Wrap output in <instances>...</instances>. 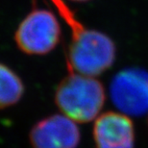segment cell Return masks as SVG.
Listing matches in <instances>:
<instances>
[{
    "label": "cell",
    "mask_w": 148,
    "mask_h": 148,
    "mask_svg": "<svg viewBox=\"0 0 148 148\" xmlns=\"http://www.w3.org/2000/svg\"><path fill=\"white\" fill-rule=\"evenodd\" d=\"M29 140L32 148H77L81 133L77 123L64 114H52L32 127Z\"/></svg>",
    "instance_id": "5"
},
{
    "label": "cell",
    "mask_w": 148,
    "mask_h": 148,
    "mask_svg": "<svg viewBox=\"0 0 148 148\" xmlns=\"http://www.w3.org/2000/svg\"><path fill=\"white\" fill-rule=\"evenodd\" d=\"M112 104L120 112L140 116L148 112V71L140 67L120 70L110 85Z\"/></svg>",
    "instance_id": "4"
},
{
    "label": "cell",
    "mask_w": 148,
    "mask_h": 148,
    "mask_svg": "<svg viewBox=\"0 0 148 148\" xmlns=\"http://www.w3.org/2000/svg\"><path fill=\"white\" fill-rule=\"evenodd\" d=\"M51 2L71 30V41L66 55L69 71L96 77L111 69L116 56L112 38L102 32L85 27L64 0Z\"/></svg>",
    "instance_id": "1"
},
{
    "label": "cell",
    "mask_w": 148,
    "mask_h": 148,
    "mask_svg": "<svg viewBox=\"0 0 148 148\" xmlns=\"http://www.w3.org/2000/svg\"><path fill=\"white\" fill-rule=\"evenodd\" d=\"M61 26L52 12L34 9L20 22L14 34L19 50L27 55H45L61 40Z\"/></svg>",
    "instance_id": "3"
},
{
    "label": "cell",
    "mask_w": 148,
    "mask_h": 148,
    "mask_svg": "<svg viewBox=\"0 0 148 148\" xmlns=\"http://www.w3.org/2000/svg\"><path fill=\"white\" fill-rule=\"evenodd\" d=\"M95 148H135V128L128 115L106 112L94 120Z\"/></svg>",
    "instance_id": "6"
},
{
    "label": "cell",
    "mask_w": 148,
    "mask_h": 148,
    "mask_svg": "<svg viewBox=\"0 0 148 148\" xmlns=\"http://www.w3.org/2000/svg\"><path fill=\"white\" fill-rule=\"evenodd\" d=\"M104 86L95 77L70 72L59 83L55 103L62 114L76 123L95 120L104 107Z\"/></svg>",
    "instance_id": "2"
},
{
    "label": "cell",
    "mask_w": 148,
    "mask_h": 148,
    "mask_svg": "<svg viewBox=\"0 0 148 148\" xmlns=\"http://www.w3.org/2000/svg\"><path fill=\"white\" fill-rule=\"evenodd\" d=\"M71 1H74V2H87L88 0H71Z\"/></svg>",
    "instance_id": "8"
},
{
    "label": "cell",
    "mask_w": 148,
    "mask_h": 148,
    "mask_svg": "<svg viewBox=\"0 0 148 148\" xmlns=\"http://www.w3.org/2000/svg\"><path fill=\"white\" fill-rule=\"evenodd\" d=\"M24 94L21 78L11 67L0 63V110L16 105Z\"/></svg>",
    "instance_id": "7"
}]
</instances>
